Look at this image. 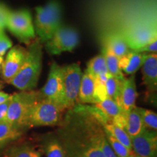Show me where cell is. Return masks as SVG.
I'll list each match as a JSON object with an SVG mask.
<instances>
[{"mask_svg": "<svg viewBox=\"0 0 157 157\" xmlns=\"http://www.w3.org/2000/svg\"><path fill=\"white\" fill-rule=\"evenodd\" d=\"M107 123H111V119L95 105L78 103L68 109L58 129L66 157H105L102 146L107 139Z\"/></svg>", "mask_w": 157, "mask_h": 157, "instance_id": "1", "label": "cell"}, {"mask_svg": "<svg viewBox=\"0 0 157 157\" xmlns=\"http://www.w3.org/2000/svg\"><path fill=\"white\" fill-rule=\"evenodd\" d=\"M42 43L35 39L27 48L25 61L10 84L21 91L34 90L42 71Z\"/></svg>", "mask_w": 157, "mask_h": 157, "instance_id": "2", "label": "cell"}, {"mask_svg": "<svg viewBox=\"0 0 157 157\" xmlns=\"http://www.w3.org/2000/svg\"><path fill=\"white\" fill-rule=\"evenodd\" d=\"M43 98L41 92L35 90L21 91L12 95L7 110L6 121L17 128H28L29 117L31 109Z\"/></svg>", "mask_w": 157, "mask_h": 157, "instance_id": "3", "label": "cell"}, {"mask_svg": "<svg viewBox=\"0 0 157 157\" xmlns=\"http://www.w3.org/2000/svg\"><path fill=\"white\" fill-rule=\"evenodd\" d=\"M35 34L42 43L48 41L61 26L62 10L60 3L52 0L44 7H36Z\"/></svg>", "mask_w": 157, "mask_h": 157, "instance_id": "4", "label": "cell"}, {"mask_svg": "<svg viewBox=\"0 0 157 157\" xmlns=\"http://www.w3.org/2000/svg\"><path fill=\"white\" fill-rule=\"evenodd\" d=\"M65 110L53 101L42 98L31 109L27 127L30 128L58 124L61 121L62 113Z\"/></svg>", "mask_w": 157, "mask_h": 157, "instance_id": "5", "label": "cell"}, {"mask_svg": "<svg viewBox=\"0 0 157 157\" xmlns=\"http://www.w3.org/2000/svg\"><path fill=\"white\" fill-rule=\"evenodd\" d=\"M63 78V66L53 62L50 66L46 84L40 92L43 98L53 101L66 109Z\"/></svg>", "mask_w": 157, "mask_h": 157, "instance_id": "6", "label": "cell"}, {"mask_svg": "<svg viewBox=\"0 0 157 157\" xmlns=\"http://www.w3.org/2000/svg\"><path fill=\"white\" fill-rule=\"evenodd\" d=\"M79 42L76 30L68 26H61L44 43V48L50 55H60L74 50Z\"/></svg>", "mask_w": 157, "mask_h": 157, "instance_id": "7", "label": "cell"}, {"mask_svg": "<svg viewBox=\"0 0 157 157\" xmlns=\"http://www.w3.org/2000/svg\"><path fill=\"white\" fill-rule=\"evenodd\" d=\"M7 28L22 42H29L36 37L31 15L28 10L10 11L7 18Z\"/></svg>", "mask_w": 157, "mask_h": 157, "instance_id": "8", "label": "cell"}, {"mask_svg": "<svg viewBox=\"0 0 157 157\" xmlns=\"http://www.w3.org/2000/svg\"><path fill=\"white\" fill-rule=\"evenodd\" d=\"M64 93L66 109H71L78 103V93L82 76L79 64L72 63L63 66Z\"/></svg>", "mask_w": 157, "mask_h": 157, "instance_id": "9", "label": "cell"}, {"mask_svg": "<svg viewBox=\"0 0 157 157\" xmlns=\"http://www.w3.org/2000/svg\"><path fill=\"white\" fill-rule=\"evenodd\" d=\"M121 34L132 50H138L157 38L156 27L148 24L135 25Z\"/></svg>", "mask_w": 157, "mask_h": 157, "instance_id": "10", "label": "cell"}, {"mask_svg": "<svg viewBox=\"0 0 157 157\" xmlns=\"http://www.w3.org/2000/svg\"><path fill=\"white\" fill-rule=\"evenodd\" d=\"M132 151L137 156L157 157V134L156 130L147 129L131 139Z\"/></svg>", "mask_w": 157, "mask_h": 157, "instance_id": "11", "label": "cell"}, {"mask_svg": "<svg viewBox=\"0 0 157 157\" xmlns=\"http://www.w3.org/2000/svg\"><path fill=\"white\" fill-rule=\"evenodd\" d=\"M27 49L20 45L10 49L2 66V78L6 82L10 83L12 78L16 75L25 61Z\"/></svg>", "mask_w": 157, "mask_h": 157, "instance_id": "12", "label": "cell"}, {"mask_svg": "<svg viewBox=\"0 0 157 157\" xmlns=\"http://www.w3.org/2000/svg\"><path fill=\"white\" fill-rule=\"evenodd\" d=\"M137 89L134 74L129 78L124 77L121 81L119 93L115 101L125 113L129 112L135 107L137 99Z\"/></svg>", "mask_w": 157, "mask_h": 157, "instance_id": "13", "label": "cell"}, {"mask_svg": "<svg viewBox=\"0 0 157 157\" xmlns=\"http://www.w3.org/2000/svg\"><path fill=\"white\" fill-rule=\"evenodd\" d=\"M143 81L149 93H154L157 89V56L156 53L146 55L142 66Z\"/></svg>", "mask_w": 157, "mask_h": 157, "instance_id": "14", "label": "cell"}, {"mask_svg": "<svg viewBox=\"0 0 157 157\" xmlns=\"http://www.w3.org/2000/svg\"><path fill=\"white\" fill-rule=\"evenodd\" d=\"M147 54L129 50V52L119 59V66L121 72L129 75L134 74L139 68L142 67Z\"/></svg>", "mask_w": 157, "mask_h": 157, "instance_id": "15", "label": "cell"}, {"mask_svg": "<svg viewBox=\"0 0 157 157\" xmlns=\"http://www.w3.org/2000/svg\"><path fill=\"white\" fill-rule=\"evenodd\" d=\"M78 103L95 104V77L87 70L82 74L79 93Z\"/></svg>", "mask_w": 157, "mask_h": 157, "instance_id": "16", "label": "cell"}, {"mask_svg": "<svg viewBox=\"0 0 157 157\" xmlns=\"http://www.w3.org/2000/svg\"><path fill=\"white\" fill-rule=\"evenodd\" d=\"M146 129L141 117L140 108L135 106L126 113V124L124 130L131 139L136 137Z\"/></svg>", "mask_w": 157, "mask_h": 157, "instance_id": "17", "label": "cell"}, {"mask_svg": "<svg viewBox=\"0 0 157 157\" xmlns=\"http://www.w3.org/2000/svg\"><path fill=\"white\" fill-rule=\"evenodd\" d=\"M104 47L109 49L119 59L130 50L122 34L119 33H111L107 35L105 38Z\"/></svg>", "mask_w": 157, "mask_h": 157, "instance_id": "18", "label": "cell"}, {"mask_svg": "<svg viewBox=\"0 0 157 157\" xmlns=\"http://www.w3.org/2000/svg\"><path fill=\"white\" fill-rule=\"evenodd\" d=\"M42 151L35 146L23 143L10 147L4 153L3 157H42Z\"/></svg>", "mask_w": 157, "mask_h": 157, "instance_id": "19", "label": "cell"}, {"mask_svg": "<svg viewBox=\"0 0 157 157\" xmlns=\"http://www.w3.org/2000/svg\"><path fill=\"white\" fill-rule=\"evenodd\" d=\"M24 129L17 128L7 121L0 122V148L18 139Z\"/></svg>", "mask_w": 157, "mask_h": 157, "instance_id": "20", "label": "cell"}, {"mask_svg": "<svg viewBox=\"0 0 157 157\" xmlns=\"http://www.w3.org/2000/svg\"><path fill=\"white\" fill-rule=\"evenodd\" d=\"M102 54L105 58L109 74L115 76L119 79H123L125 76H124L123 72H121L119 68V58L105 47H103L102 49Z\"/></svg>", "mask_w": 157, "mask_h": 157, "instance_id": "21", "label": "cell"}, {"mask_svg": "<svg viewBox=\"0 0 157 157\" xmlns=\"http://www.w3.org/2000/svg\"><path fill=\"white\" fill-rule=\"evenodd\" d=\"M93 105L101 110L102 112H103L109 119H111V120L113 117L124 113L119 106V105L116 103V101L110 98H106Z\"/></svg>", "mask_w": 157, "mask_h": 157, "instance_id": "22", "label": "cell"}, {"mask_svg": "<svg viewBox=\"0 0 157 157\" xmlns=\"http://www.w3.org/2000/svg\"><path fill=\"white\" fill-rule=\"evenodd\" d=\"M86 70L91 74L94 77L103 75V74H109L103 55L101 53L91 59L88 62L87 68Z\"/></svg>", "mask_w": 157, "mask_h": 157, "instance_id": "23", "label": "cell"}, {"mask_svg": "<svg viewBox=\"0 0 157 157\" xmlns=\"http://www.w3.org/2000/svg\"><path fill=\"white\" fill-rule=\"evenodd\" d=\"M104 129L106 132L113 135L118 141L122 143L124 146H126L129 150L132 151V140L124 129L115 126L112 123H107L104 124Z\"/></svg>", "mask_w": 157, "mask_h": 157, "instance_id": "24", "label": "cell"}, {"mask_svg": "<svg viewBox=\"0 0 157 157\" xmlns=\"http://www.w3.org/2000/svg\"><path fill=\"white\" fill-rule=\"evenodd\" d=\"M105 135H106V138L110 146H111L118 157H135V154L134 151L129 150L126 146H124L122 143L118 141L113 135H111L106 131H105Z\"/></svg>", "mask_w": 157, "mask_h": 157, "instance_id": "25", "label": "cell"}, {"mask_svg": "<svg viewBox=\"0 0 157 157\" xmlns=\"http://www.w3.org/2000/svg\"><path fill=\"white\" fill-rule=\"evenodd\" d=\"M122 79H119L111 74H107L106 82H105V90L107 97L115 101L117 98L119 89H120Z\"/></svg>", "mask_w": 157, "mask_h": 157, "instance_id": "26", "label": "cell"}, {"mask_svg": "<svg viewBox=\"0 0 157 157\" xmlns=\"http://www.w3.org/2000/svg\"><path fill=\"white\" fill-rule=\"evenodd\" d=\"M106 78L107 74H103L95 77V99L96 103L108 98L105 90Z\"/></svg>", "mask_w": 157, "mask_h": 157, "instance_id": "27", "label": "cell"}, {"mask_svg": "<svg viewBox=\"0 0 157 157\" xmlns=\"http://www.w3.org/2000/svg\"><path fill=\"white\" fill-rule=\"evenodd\" d=\"M140 111L144 126L147 129H157V114L151 110L140 108Z\"/></svg>", "mask_w": 157, "mask_h": 157, "instance_id": "28", "label": "cell"}, {"mask_svg": "<svg viewBox=\"0 0 157 157\" xmlns=\"http://www.w3.org/2000/svg\"><path fill=\"white\" fill-rule=\"evenodd\" d=\"M46 157H66L65 151L58 139L50 140L47 145Z\"/></svg>", "mask_w": 157, "mask_h": 157, "instance_id": "29", "label": "cell"}, {"mask_svg": "<svg viewBox=\"0 0 157 157\" xmlns=\"http://www.w3.org/2000/svg\"><path fill=\"white\" fill-rule=\"evenodd\" d=\"M13 47V42L4 30H0V56L3 57L7 50Z\"/></svg>", "mask_w": 157, "mask_h": 157, "instance_id": "30", "label": "cell"}, {"mask_svg": "<svg viewBox=\"0 0 157 157\" xmlns=\"http://www.w3.org/2000/svg\"><path fill=\"white\" fill-rule=\"evenodd\" d=\"M10 11L3 4L0 3V30L7 28V22Z\"/></svg>", "mask_w": 157, "mask_h": 157, "instance_id": "31", "label": "cell"}, {"mask_svg": "<svg viewBox=\"0 0 157 157\" xmlns=\"http://www.w3.org/2000/svg\"><path fill=\"white\" fill-rule=\"evenodd\" d=\"M135 51L139 52H145V53H156L157 51V38L154 39L148 44L142 47L138 50Z\"/></svg>", "mask_w": 157, "mask_h": 157, "instance_id": "32", "label": "cell"}, {"mask_svg": "<svg viewBox=\"0 0 157 157\" xmlns=\"http://www.w3.org/2000/svg\"><path fill=\"white\" fill-rule=\"evenodd\" d=\"M12 95L10 98L7 101H6L4 103L0 104V122L6 121V117H7V110H8L10 103Z\"/></svg>", "mask_w": 157, "mask_h": 157, "instance_id": "33", "label": "cell"}, {"mask_svg": "<svg viewBox=\"0 0 157 157\" xmlns=\"http://www.w3.org/2000/svg\"><path fill=\"white\" fill-rule=\"evenodd\" d=\"M102 151L104 154L105 157H118L117 155L115 154V152L113 151V150L111 148V146H110L109 141L106 139L104 141L103 143V146H102Z\"/></svg>", "mask_w": 157, "mask_h": 157, "instance_id": "34", "label": "cell"}, {"mask_svg": "<svg viewBox=\"0 0 157 157\" xmlns=\"http://www.w3.org/2000/svg\"><path fill=\"white\" fill-rule=\"evenodd\" d=\"M11 95L5 93L3 91H0V104L4 103L10 98Z\"/></svg>", "mask_w": 157, "mask_h": 157, "instance_id": "35", "label": "cell"}, {"mask_svg": "<svg viewBox=\"0 0 157 157\" xmlns=\"http://www.w3.org/2000/svg\"><path fill=\"white\" fill-rule=\"evenodd\" d=\"M3 61H4L3 57L0 56V71H1V70H2V66Z\"/></svg>", "mask_w": 157, "mask_h": 157, "instance_id": "36", "label": "cell"}, {"mask_svg": "<svg viewBox=\"0 0 157 157\" xmlns=\"http://www.w3.org/2000/svg\"><path fill=\"white\" fill-rule=\"evenodd\" d=\"M135 157H143V156H137V155H136V154H135Z\"/></svg>", "mask_w": 157, "mask_h": 157, "instance_id": "37", "label": "cell"}, {"mask_svg": "<svg viewBox=\"0 0 157 157\" xmlns=\"http://www.w3.org/2000/svg\"><path fill=\"white\" fill-rule=\"evenodd\" d=\"M1 87H2V86H1V85H0V88H1Z\"/></svg>", "mask_w": 157, "mask_h": 157, "instance_id": "38", "label": "cell"}, {"mask_svg": "<svg viewBox=\"0 0 157 157\" xmlns=\"http://www.w3.org/2000/svg\"><path fill=\"white\" fill-rule=\"evenodd\" d=\"M0 156H1V154H0Z\"/></svg>", "mask_w": 157, "mask_h": 157, "instance_id": "39", "label": "cell"}]
</instances>
